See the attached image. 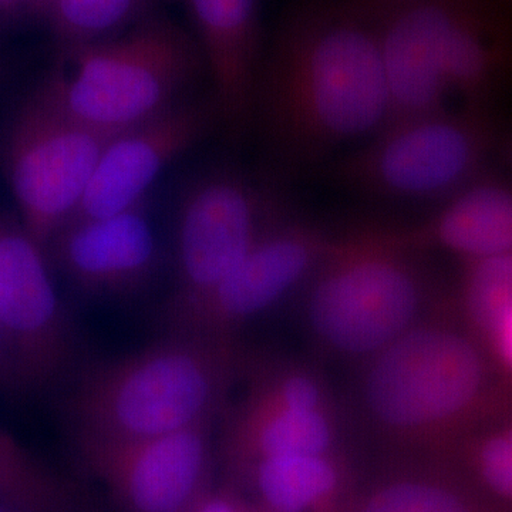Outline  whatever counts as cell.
Returning a JSON list of instances; mask_svg holds the SVG:
<instances>
[{
  "label": "cell",
  "mask_w": 512,
  "mask_h": 512,
  "mask_svg": "<svg viewBox=\"0 0 512 512\" xmlns=\"http://www.w3.org/2000/svg\"><path fill=\"white\" fill-rule=\"evenodd\" d=\"M0 503L23 512H93L79 484L0 426Z\"/></svg>",
  "instance_id": "d6986e66"
},
{
  "label": "cell",
  "mask_w": 512,
  "mask_h": 512,
  "mask_svg": "<svg viewBox=\"0 0 512 512\" xmlns=\"http://www.w3.org/2000/svg\"><path fill=\"white\" fill-rule=\"evenodd\" d=\"M352 2L359 3L370 10H383L392 8V6L400 5V3L409 2V0H352Z\"/></svg>",
  "instance_id": "d4e9b609"
},
{
  "label": "cell",
  "mask_w": 512,
  "mask_h": 512,
  "mask_svg": "<svg viewBox=\"0 0 512 512\" xmlns=\"http://www.w3.org/2000/svg\"><path fill=\"white\" fill-rule=\"evenodd\" d=\"M187 512H258V508L247 503L231 487L217 490L210 487Z\"/></svg>",
  "instance_id": "7402d4cb"
},
{
  "label": "cell",
  "mask_w": 512,
  "mask_h": 512,
  "mask_svg": "<svg viewBox=\"0 0 512 512\" xmlns=\"http://www.w3.org/2000/svg\"><path fill=\"white\" fill-rule=\"evenodd\" d=\"M45 254L74 292L99 301L144 295L170 262L151 217V197L109 217L66 222L47 242Z\"/></svg>",
  "instance_id": "7c38bea8"
},
{
  "label": "cell",
  "mask_w": 512,
  "mask_h": 512,
  "mask_svg": "<svg viewBox=\"0 0 512 512\" xmlns=\"http://www.w3.org/2000/svg\"><path fill=\"white\" fill-rule=\"evenodd\" d=\"M389 116L375 13L352 0L292 3L255 87L252 130L275 170H320Z\"/></svg>",
  "instance_id": "6da1fadb"
},
{
  "label": "cell",
  "mask_w": 512,
  "mask_h": 512,
  "mask_svg": "<svg viewBox=\"0 0 512 512\" xmlns=\"http://www.w3.org/2000/svg\"><path fill=\"white\" fill-rule=\"evenodd\" d=\"M0 512H23L18 508L12 507V505L0 503Z\"/></svg>",
  "instance_id": "4316f807"
},
{
  "label": "cell",
  "mask_w": 512,
  "mask_h": 512,
  "mask_svg": "<svg viewBox=\"0 0 512 512\" xmlns=\"http://www.w3.org/2000/svg\"><path fill=\"white\" fill-rule=\"evenodd\" d=\"M0 333L28 403L55 397L89 357L45 251L2 208Z\"/></svg>",
  "instance_id": "9c48e42d"
},
{
  "label": "cell",
  "mask_w": 512,
  "mask_h": 512,
  "mask_svg": "<svg viewBox=\"0 0 512 512\" xmlns=\"http://www.w3.org/2000/svg\"><path fill=\"white\" fill-rule=\"evenodd\" d=\"M431 309L366 359L357 402L370 429L390 443L448 458L464 437L497 421L507 376L463 320Z\"/></svg>",
  "instance_id": "7a4b0ae2"
},
{
  "label": "cell",
  "mask_w": 512,
  "mask_h": 512,
  "mask_svg": "<svg viewBox=\"0 0 512 512\" xmlns=\"http://www.w3.org/2000/svg\"><path fill=\"white\" fill-rule=\"evenodd\" d=\"M217 128L220 110L210 93L190 96L153 119L113 134L70 220L109 217L148 200L165 168Z\"/></svg>",
  "instance_id": "4fadbf2b"
},
{
  "label": "cell",
  "mask_w": 512,
  "mask_h": 512,
  "mask_svg": "<svg viewBox=\"0 0 512 512\" xmlns=\"http://www.w3.org/2000/svg\"><path fill=\"white\" fill-rule=\"evenodd\" d=\"M340 512H511L477 490L446 458L394 471L350 494Z\"/></svg>",
  "instance_id": "2e32d148"
},
{
  "label": "cell",
  "mask_w": 512,
  "mask_h": 512,
  "mask_svg": "<svg viewBox=\"0 0 512 512\" xmlns=\"http://www.w3.org/2000/svg\"><path fill=\"white\" fill-rule=\"evenodd\" d=\"M264 512H340L348 501V471L336 456H274L238 474Z\"/></svg>",
  "instance_id": "e0dca14e"
},
{
  "label": "cell",
  "mask_w": 512,
  "mask_h": 512,
  "mask_svg": "<svg viewBox=\"0 0 512 512\" xmlns=\"http://www.w3.org/2000/svg\"><path fill=\"white\" fill-rule=\"evenodd\" d=\"M110 137L74 120L37 83L3 117L0 171L20 222L43 251L79 207Z\"/></svg>",
  "instance_id": "52a82bcc"
},
{
  "label": "cell",
  "mask_w": 512,
  "mask_h": 512,
  "mask_svg": "<svg viewBox=\"0 0 512 512\" xmlns=\"http://www.w3.org/2000/svg\"><path fill=\"white\" fill-rule=\"evenodd\" d=\"M0 396L12 404H26L25 393L20 386L18 376L13 369L12 362L5 342H3L2 333H0Z\"/></svg>",
  "instance_id": "cb8c5ba5"
},
{
  "label": "cell",
  "mask_w": 512,
  "mask_h": 512,
  "mask_svg": "<svg viewBox=\"0 0 512 512\" xmlns=\"http://www.w3.org/2000/svg\"><path fill=\"white\" fill-rule=\"evenodd\" d=\"M212 423L160 436L67 433L77 464L123 512H187L211 487Z\"/></svg>",
  "instance_id": "30bf717a"
},
{
  "label": "cell",
  "mask_w": 512,
  "mask_h": 512,
  "mask_svg": "<svg viewBox=\"0 0 512 512\" xmlns=\"http://www.w3.org/2000/svg\"><path fill=\"white\" fill-rule=\"evenodd\" d=\"M399 235L419 251L446 249L461 261L512 254L510 185L491 171L441 202L426 224Z\"/></svg>",
  "instance_id": "9a60e30c"
},
{
  "label": "cell",
  "mask_w": 512,
  "mask_h": 512,
  "mask_svg": "<svg viewBox=\"0 0 512 512\" xmlns=\"http://www.w3.org/2000/svg\"><path fill=\"white\" fill-rule=\"evenodd\" d=\"M256 508H258V507H256ZM258 512H264V511H262V510H259V508H258Z\"/></svg>",
  "instance_id": "83f0119b"
},
{
  "label": "cell",
  "mask_w": 512,
  "mask_h": 512,
  "mask_svg": "<svg viewBox=\"0 0 512 512\" xmlns=\"http://www.w3.org/2000/svg\"><path fill=\"white\" fill-rule=\"evenodd\" d=\"M330 241L318 229L282 215L208 295L160 311L164 330L235 338L245 322L271 311L308 282Z\"/></svg>",
  "instance_id": "8fae6325"
},
{
  "label": "cell",
  "mask_w": 512,
  "mask_h": 512,
  "mask_svg": "<svg viewBox=\"0 0 512 512\" xmlns=\"http://www.w3.org/2000/svg\"><path fill=\"white\" fill-rule=\"evenodd\" d=\"M10 77H12V67H10L6 60L0 57V87L5 86L9 82Z\"/></svg>",
  "instance_id": "484cf974"
},
{
  "label": "cell",
  "mask_w": 512,
  "mask_h": 512,
  "mask_svg": "<svg viewBox=\"0 0 512 512\" xmlns=\"http://www.w3.org/2000/svg\"><path fill=\"white\" fill-rule=\"evenodd\" d=\"M458 316L495 367H512V254L463 261Z\"/></svg>",
  "instance_id": "ac0fdd59"
},
{
  "label": "cell",
  "mask_w": 512,
  "mask_h": 512,
  "mask_svg": "<svg viewBox=\"0 0 512 512\" xmlns=\"http://www.w3.org/2000/svg\"><path fill=\"white\" fill-rule=\"evenodd\" d=\"M55 0H0V25L49 16Z\"/></svg>",
  "instance_id": "603a6c76"
},
{
  "label": "cell",
  "mask_w": 512,
  "mask_h": 512,
  "mask_svg": "<svg viewBox=\"0 0 512 512\" xmlns=\"http://www.w3.org/2000/svg\"><path fill=\"white\" fill-rule=\"evenodd\" d=\"M157 0H55L46 22L57 56L110 39L156 13Z\"/></svg>",
  "instance_id": "ffe728a7"
},
{
  "label": "cell",
  "mask_w": 512,
  "mask_h": 512,
  "mask_svg": "<svg viewBox=\"0 0 512 512\" xmlns=\"http://www.w3.org/2000/svg\"><path fill=\"white\" fill-rule=\"evenodd\" d=\"M247 362L235 338L164 330L133 352L87 357L53 399L67 433L160 436L214 423Z\"/></svg>",
  "instance_id": "3957f363"
},
{
  "label": "cell",
  "mask_w": 512,
  "mask_h": 512,
  "mask_svg": "<svg viewBox=\"0 0 512 512\" xmlns=\"http://www.w3.org/2000/svg\"><path fill=\"white\" fill-rule=\"evenodd\" d=\"M282 215L278 191L232 165H215L188 178L175 201L173 289L160 311L208 295Z\"/></svg>",
  "instance_id": "ba28073f"
},
{
  "label": "cell",
  "mask_w": 512,
  "mask_h": 512,
  "mask_svg": "<svg viewBox=\"0 0 512 512\" xmlns=\"http://www.w3.org/2000/svg\"><path fill=\"white\" fill-rule=\"evenodd\" d=\"M416 251L393 231L330 241L305 284L303 303L320 348L365 362L431 312V288Z\"/></svg>",
  "instance_id": "5b68a950"
},
{
  "label": "cell",
  "mask_w": 512,
  "mask_h": 512,
  "mask_svg": "<svg viewBox=\"0 0 512 512\" xmlns=\"http://www.w3.org/2000/svg\"><path fill=\"white\" fill-rule=\"evenodd\" d=\"M450 457L480 493L511 510L512 430L507 421H493L474 430L454 447Z\"/></svg>",
  "instance_id": "44dd1931"
},
{
  "label": "cell",
  "mask_w": 512,
  "mask_h": 512,
  "mask_svg": "<svg viewBox=\"0 0 512 512\" xmlns=\"http://www.w3.org/2000/svg\"><path fill=\"white\" fill-rule=\"evenodd\" d=\"M505 150L507 134L490 106H463L390 121L319 171L379 200L444 202L491 173Z\"/></svg>",
  "instance_id": "8992f818"
},
{
  "label": "cell",
  "mask_w": 512,
  "mask_h": 512,
  "mask_svg": "<svg viewBox=\"0 0 512 512\" xmlns=\"http://www.w3.org/2000/svg\"><path fill=\"white\" fill-rule=\"evenodd\" d=\"M204 72L194 36L156 12L120 35L57 56L37 84L74 120L113 136L188 99Z\"/></svg>",
  "instance_id": "277c9868"
},
{
  "label": "cell",
  "mask_w": 512,
  "mask_h": 512,
  "mask_svg": "<svg viewBox=\"0 0 512 512\" xmlns=\"http://www.w3.org/2000/svg\"><path fill=\"white\" fill-rule=\"evenodd\" d=\"M195 30L221 128L231 140L252 130L259 67L264 59L261 0H184Z\"/></svg>",
  "instance_id": "5bb4252c"
}]
</instances>
